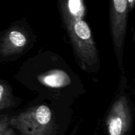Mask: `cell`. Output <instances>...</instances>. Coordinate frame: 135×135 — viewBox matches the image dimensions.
Here are the masks:
<instances>
[{
	"mask_svg": "<svg viewBox=\"0 0 135 135\" xmlns=\"http://www.w3.org/2000/svg\"><path fill=\"white\" fill-rule=\"evenodd\" d=\"M131 122L130 108L126 97L122 96L115 102L107 117L108 135H126Z\"/></svg>",
	"mask_w": 135,
	"mask_h": 135,
	"instance_id": "obj_4",
	"label": "cell"
},
{
	"mask_svg": "<svg viewBox=\"0 0 135 135\" xmlns=\"http://www.w3.org/2000/svg\"><path fill=\"white\" fill-rule=\"evenodd\" d=\"M128 1V5H129V11H132L134 9V7L135 5V0H127Z\"/></svg>",
	"mask_w": 135,
	"mask_h": 135,
	"instance_id": "obj_9",
	"label": "cell"
},
{
	"mask_svg": "<svg viewBox=\"0 0 135 135\" xmlns=\"http://www.w3.org/2000/svg\"><path fill=\"white\" fill-rule=\"evenodd\" d=\"M9 122L22 135H51L54 131L52 112L45 105L32 107L11 117Z\"/></svg>",
	"mask_w": 135,
	"mask_h": 135,
	"instance_id": "obj_2",
	"label": "cell"
},
{
	"mask_svg": "<svg viewBox=\"0 0 135 135\" xmlns=\"http://www.w3.org/2000/svg\"><path fill=\"white\" fill-rule=\"evenodd\" d=\"M63 22L69 35L81 67L85 71L99 62L96 44L89 25L83 19V0H57Z\"/></svg>",
	"mask_w": 135,
	"mask_h": 135,
	"instance_id": "obj_1",
	"label": "cell"
},
{
	"mask_svg": "<svg viewBox=\"0 0 135 135\" xmlns=\"http://www.w3.org/2000/svg\"><path fill=\"white\" fill-rule=\"evenodd\" d=\"M3 135H17L15 133V132L13 131V129L9 127L6 131H5V133L3 134Z\"/></svg>",
	"mask_w": 135,
	"mask_h": 135,
	"instance_id": "obj_10",
	"label": "cell"
},
{
	"mask_svg": "<svg viewBox=\"0 0 135 135\" xmlns=\"http://www.w3.org/2000/svg\"><path fill=\"white\" fill-rule=\"evenodd\" d=\"M40 83L51 88H60L69 85L71 79L65 71L59 69L49 71L38 76Z\"/></svg>",
	"mask_w": 135,
	"mask_h": 135,
	"instance_id": "obj_6",
	"label": "cell"
},
{
	"mask_svg": "<svg viewBox=\"0 0 135 135\" xmlns=\"http://www.w3.org/2000/svg\"><path fill=\"white\" fill-rule=\"evenodd\" d=\"M109 21L113 46L118 59L122 57L129 12L127 0H109Z\"/></svg>",
	"mask_w": 135,
	"mask_h": 135,
	"instance_id": "obj_3",
	"label": "cell"
},
{
	"mask_svg": "<svg viewBox=\"0 0 135 135\" xmlns=\"http://www.w3.org/2000/svg\"><path fill=\"white\" fill-rule=\"evenodd\" d=\"M9 117L7 115H0V135H3L5 131L10 127Z\"/></svg>",
	"mask_w": 135,
	"mask_h": 135,
	"instance_id": "obj_8",
	"label": "cell"
},
{
	"mask_svg": "<svg viewBox=\"0 0 135 135\" xmlns=\"http://www.w3.org/2000/svg\"><path fill=\"white\" fill-rule=\"evenodd\" d=\"M14 105L11 89L9 86L0 80V111Z\"/></svg>",
	"mask_w": 135,
	"mask_h": 135,
	"instance_id": "obj_7",
	"label": "cell"
},
{
	"mask_svg": "<svg viewBox=\"0 0 135 135\" xmlns=\"http://www.w3.org/2000/svg\"><path fill=\"white\" fill-rule=\"evenodd\" d=\"M28 42V36L22 28H11L0 41V54L7 57L20 54L25 50Z\"/></svg>",
	"mask_w": 135,
	"mask_h": 135,
	"instance_id": "obj_5",
	"label": "cell"
}]
</instances>
